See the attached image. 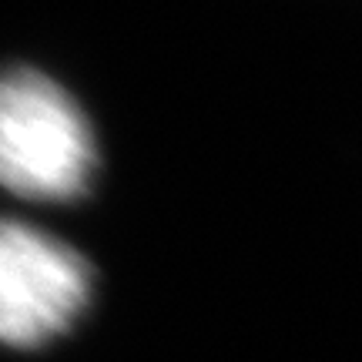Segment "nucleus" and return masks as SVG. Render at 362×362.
<instances>
[{"label": "nucleus", "instance_id": "nucleus-2", "mask_svg": "<svg viewBox=\"0 0 362 362\" xmlns=\"http://www.w3.org/2000/svg\"><path fill=\"white\" fill-rule=\"evenodd\" d=\"M94 296V269L74 245L17 218H0V346L47 349Z\"/></svg>", "mask_w": 362, "mask_h": 362}, {"label": "nucleus", "instance_id": "nucleus-1", "mask_svg": "<svg viewBox=\"0 0 362 362\" xmlns=\"http://www.w3.org/2000/svg\"><path fill=\"white\" fill-rule=\"evenodd\" d=\"M98 138L78 98L40 67L0 71V188L27 202H81L98 175Z\"/></svg>", "mask_w": 362, "mask_h": 362}]
</instances>
